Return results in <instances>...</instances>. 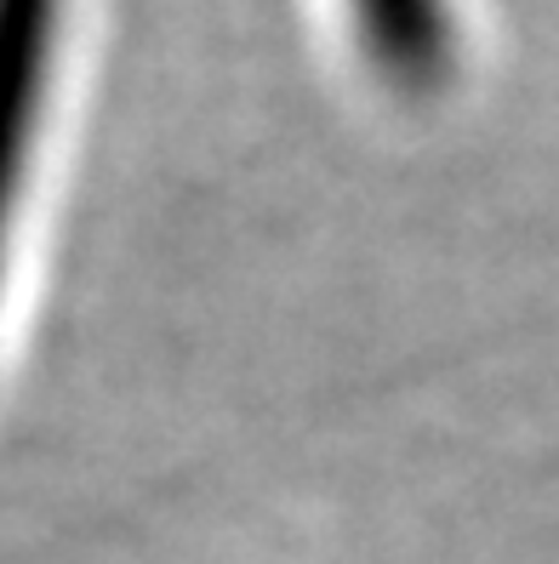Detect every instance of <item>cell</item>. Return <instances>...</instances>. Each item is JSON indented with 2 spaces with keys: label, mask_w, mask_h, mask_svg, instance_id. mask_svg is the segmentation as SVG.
I'll return each mask as SVG.
<instances>
[{
  "label": "cell",
  "mask_w": 559,
  "mask_h": 564,
  "mask_svg": "<svg viewBox=\"0 0 559 564\" xmlns=\"http://www.w3.org/2000/svg\"><path fill=\"white\" fill-rule=\"evenodd\" d=\"M46 35H52V0H0V235H7L12 217L29 131H35Z\"/></svg>",
  "instance_id": "1"
},
{
  "label": "cell",
  "mask_w": 559,
  "mask_h": 564,
  "mask_svg": "<svg viewBox=\"0 0 559 564\" xmlns=\"http://www.w3.org/2000/svg\"><path fill=\"white\" fill-rule=\"evenodd\" d=\"M372 52L400 80H434L445 63V12L440 0H354Z\"/></svg>",
  "instance_id": "2"
}]
</instances>
